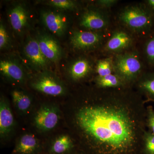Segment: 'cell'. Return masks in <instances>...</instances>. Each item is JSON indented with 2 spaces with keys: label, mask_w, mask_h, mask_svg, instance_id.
Segmentation results:
<instances>
[{
  "label": "cell",
  "mask_w": 154,
  "mask_h": 154,
  "mask_svg": "<svg viewBox=\"0 0 154 154\" xmlns=\"http://www.w3.org/2000/svg\"><path fill=\"white\" fill-rule=\"evenodd\" d=\"M143 100L122 92H106L99 102L80 107L76 122L84 137L99 154H134L147 126Z\"/></svg>",
  "instance_id": "obj_1"
},
{
  "label": "cell",
  "mask_w": 154,
  "mask_h": 154,
  "mask_svg": "<svg viewBox=\"0 0 154 154\" xmlns=\"http://www.w3.org/2000/svg\"><path fill=\"white\" fill-rule=\"evenodd\" d=\"M113 60V70L115 74L126 84L134 81L141 72V62L135 52L119 54Z\"/></svg>",
  "instance_id": "obj_2"
},
{
  "label": "cell",
  "mask_w": 154,
  "mask_h": 154,
  "mask_svg": "<svg viewBox=\"0 0 154 154\" xmlns=\"http://www.w3.org/2000/svg\"><path fill=\"white\" fill-rule=\"evenodd\" d=\"M119 19L130 30L139 33L149 29L153 23L150 13L139 6L127 7L119 14Z\"/></svg>",
  "instance_id": "obj_3"
},
{
  "label": "cell",
  "mask_w": 154,
  "mask_h": 154,
  "mask_svg": "<svg viewBox=\"0 0 154 154\" xmlns=\"http://www.w3.org/2000/svg\"><path fill=\"white\" fill-rule=\"evenodd\" d=\"M103 40V36L91 31H79L74 32L71 38L73 47L79 50H88L99 46Z\"/></svg>",
  "instance_id": "obj_4"
},
{
  "label": "cell",
  "mask_w": 154,
  "mask_h": 154,
  "mask_svg": "<svg viewBox=\"0 0 154 154\" xmlns=\"http://www.w3.org/2000/svg\"><path fill=\"white\" fill-rule=\"evenodd\" d=\"M132 42V37L127 32L122 30H116L106 42L105 50L107 52H120L128 48Z\"/></svg>",
  "instance_id": "obj_5"
},
{
  "label": "cell",
  "mask_w": 154,
  "mask_h": 154,
  "mask_svg": "<svg viewBox=\"0 0 154 154\" xmlns=\"http://www.w3.org/2000/svg\"><path fill=\"white\" fill-rule=\"evenodd\" d=\"M37 40L42 52L47 60L54 62L59 60L62 52L60 45L55 39L43 35L38 36Z\"/></svg>",
  "instance_id": "obj_6"
},
{
  "label": "cell",
  "mask_w": 154,
  "mask_h": 154,
  "mask_svg": "<svg viewBox=\"0 0 154 154\" xmlns=\"http://www.w3.org/2000/svg\"><path fill=\"white\" fill-rule=\"evenodd\" d=\"M33 86L37 91L50 96H60L65 91L64 88L62 84L48 75L40 77L33 83Z\"/></svg>",
  "instance_id": "obj_7"
},
{
  "label": "cell",
  "mask_w": 154,
  "mask_h": 154,
  "mask_svg": "<svg viewBox=\"0 0 154 154\" xmlns=\"http://www.w3.org/2000/svg\"><path fill=\"white\" fill-rule=\"evenodd\" d=\"M58 120L57 111L52 107H42L38 110L35 117L36 127L42 131L53 129L57 125Z\"/></svg>",
  "instance_id": "obj_8"
},
{
  "label": "cell",
  "mask_w": 154,
  "mask_h": 154,
  "mask_svg": "<svg viewBox=\"0 0 154 154\" xmlns=\"http://www.w3.org/2000/svg\"><path fill=\"white\" fill-rule=\"evenodd\" d=\"M45 25L51 32L58 36L64 33L67 26V19L63 15L53 12H45L42 15Z\"/></svg>",
  "instance_id": "obj_9"
},
{
  "label": "cell",
  "mask_w": 154,
  "mask_h": 154,
  "mask_svg": "<svg viewBox=\"0 0 154 154\" xmlns=\"http://www.w3.org/2000/svg\"><path fill=\"white\" fill-rule=\"evenodd\" d=\"M108 18L99 11L90 10L87 11L82 17L80 25L92 30L105 29L108 25Z\"/></svg>",
  "instance_id": "obj_10"
},
{
  "label": "cell",
  "mask_w": 154,
  "mask_h": 154,
  "mask_svg": "<svg viewBox=\"0 0 154 154\" xmlns=\"http://www.w3.org/2000/svg\"><path fill=\"white\" fill-rule=\"evenodd\" d=\"M25 52L31 62L38 67H44L47 64V60L39 48L37 40L30 39L25 47Z\"/></svg>",
  "instance_id": "obj_11"
},
{
  "label": "cell",
  "mask_w": 154,
  "mask_h": 154,
  "mask_svg": "<svg viewBox=\"0 0 154 154\" xmlns=\"http://www.w3.org/2000/svg\"><path fill=\"white\" fill-rule=\"evenodd\" d=\"M9 19L13 29L16 31H21L28 22V13L23 6L19 5L11 10L9 14Z\"/></svg>",
  "instance_id": "obj_12"
},
{
  "label": "cell",
  "mask_w": 154,
  "mask_h": 154,
  "mask_svg": "<svg viewBox=\"0 0 154 154\" xmlns=\"http://www.w3.org/2000/svg\"><path fill=\"white\" fill-rule=\"evenodd\" d=\"M14 118L8 103L5 100L1 101L0 104V133L1 135L10 132L14 125Z\"/></svg>",
  "instance_id": "obj_13"
},
{
  "label": "cell",
  "mask_w": 154,
  "mask_h": 154,
  "mask_svg": "<svg viewBox=\"0 0 154 154\" xmlns=\"http://www.w3.org/2000/svg\"><path fill=\"white\" fill-rule=\"evenodd\" d=\"M0 70L6 76L14 81H22L24 78V72L21 67L14 62L1 60Z\"/></svg>",
  "instance_id": "obj_14"
},
{
  "label": "cell",
  "mask_w": 154,
  "mask_h": 154,
  "mask_svg": "<svg viewBox=\"0 0 154 154\" xmlns=\"http://www.w3.org/2000/svg\"><path fill=\"white\" fill-rule=\"evenodd\" d=\"M92 67L89 61L81 58L76 60L70 69V74L73 79L79 80L83 79L91 71Z\"/></svg>",
  "instance_id": "obj_15"
},
{
  "label": "cell",
  "mask_w": 154,
  "mask_h": 154,
  "mask_svg": "<svg viewBox=\"0 0 154 154\" xmlns=\"http://www.w3.org/2000/svg\"><path fill=\"white\" fill-rule=\"evenodd\" d=\"M96 81L97 86L102 89L123 88L126 84L115 74L103 77L98 76Z\"/></svg>",
  "instance_id": "obj_16"
},
{
  "label": "cell",
  "mask_w": 154,
  "mask_h": 154,
  "mask_svg": "<svg viewBox=\"0 0 154 154\" xmlns=\"http://www.w3.org/2000/svg\"><path fill=\"white\" fill-rule=\"evenodd\" d=\"M37 145V140L33 135L25 134L20 139L17 151L21 154H30L35 150Z\"/></svg>",
  "instance_id": "obj_17"
},
{
  "label": "cell",
  "mask_w": 154,
  "mask_h": 154,
  "mask_svg": "<svg viewBox=\"0 0 154 154\" xmlns=\"http://www.w3.org/2000/svg\"><path fill=\"white\" fill-rule=\"evenodd\" d=\"M12 95L14 103L19 110L25 111L30 107L31 100L23 92L16 90L12 92Z\"/></svg>",
  "instance_id": "obj_18"
},
{
  "label": "cell",
  "mask_w": 154,
  "mask_h": 154,
  "mask_svg": "<svg viewBox=\"0 0 154 154\" xmlns=\"http://www.w3.org/2000/svg\"><path fill=\"white\" fill-rule=\"evenodd\" d=\"M96 71L99 77L112 74L114 72L113 58H106L98 61L96 64Z\"/></svg>",
  "instance_id": "obj_19"
},
{
  "label": "cell",
  "mask_w": 154,
  "mask_h": 154,
  "mask_svg": "<svg viewBox=\"0 0 154 154\" xmlns=\"http://www.w3.org/2000/svg\"><path fill=\"white\" fill-rule=\"evenodd\" d=\"M72 142L67 135H62L58 138L52 146L53 151L55 153L61 154L66 152L71 147Z\"/></svg>",
  "instance_id": "obj_20"
},
{
  "label": "cell",
  "mask_w": 154,
  "mask_h": 154,
  "mask_svg": "<svg viewBox=\"0 0 154 154\" xmlns=\"http://www.w3.org/2000/svg\"><path fill=\"white\" fill-rule=\"evenodd\" d=\"M139 88L147 95L154 98V75L142 79L139 83Z\"/></svg>",
  "instance_id": "obj_21"
},
{
  "label": "cell",
  "mask_w": 154,
  "mask_h": 154,
  "mask_svg": "<svg viewBox=\"0 0 154 154\" xmlns=\"http://www.w3.org/2000/svg\"><path fill=\"white\" fill-rule=\"evenodd\" d=\"M48 3L51 5L63 10H73L76 7L74 2L70 0H52Z\"/></svg>",
  "instance_id": "obj_22"
},
{
  "label": "cell",
  "mask_w": 154,
  "mask_h": 154,
  "mask_svg": "<svg viewBox=\"0 0 154 154\" xmlns=\"http://www.w3.org/2000/svg\"><path fill=\"white\" fill-rule=\"evenodd\" d=\"M144 148L146 154H154V134L146 132L144 138Z\"/></svg>",
  "instance_id": "obj_23"
},
{
  "label": "cell",
  "mask_w": 154,
  "mask_h": 154,
  "mask_svg": "<svg viewBox=\"0 0 154 154\" xmlns=\"http://www.w3.org/2000/svg\"><path fill=\"white\" fill-rule=\"evenodd\" d=\"M145 51L147 58L149 62L154 63V36L146 42Z\"/></svg>",
  "instance_id": "obj_24"
},
{
  "label": "cell",
  "mask_w": 154,
  "mask_h": 154,
  "mask_svg": "<svg viewBox=\"0 0 154 154\" xmlns=\"http://www.w3.org/2000/svg\"><path fill=\"white\" fill-rule=\"evenodd\" d=\"M9 37L6 28L1 22L0 25V48H5L8 44Z\"/></svg>",
  "instance_id": "obj_25"
},
{
  "label": "cell",
  "mask_w": 154,
  "mask_h": 154,
  "mask_svg": "<svg viewBox=\"0 0 154 154\" xmlns=\"http://www.w3.org/2000/svg\"><path fill=\"white\" fill-rule=\"evenodd\" d=\"M147 126L150 129L151 132L154 134V111L152 107L150 106L147 108Z\"/></svg>",
  "instance_id": "obj_26"
},
{
  "label": "cell",
  "mask_w": 154,
  "mask_h": 154,
  "mask_svg": "<svg viewBox=\"0 0 154 154\" xmlns=\"http://www.w3.org/2000/svg\"><path fill=\"white\" fill-rule=\"evenodd\" d=\"M117 2L116 0H100L97 1V3L100 7L107 8L114 5Z\"/></svg>",
  "instance_id": "obj_27"
},
{
  "label": "cell",
  "mask_w": 154,
  "mask_h": 154,
  "mask_svg": "<svg viewBox=\"0 0 154 154\" xmlns=\"http://www.w3.org/2000/svg\"><path fill=\"white\" fill-rule=\"evenodd\" d=\"M148 3L150 6H151L152 8L154 9V0H149L148 1Z\"/></svg>",
  "instance_id": "obj_28"
}]
</instances>
